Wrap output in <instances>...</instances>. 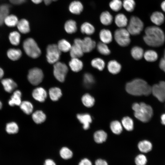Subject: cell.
I'll use <instances>...</instances> for the list:
<instances>
[{"label": "cell", "instance_id": "obj_11", "mask_svg": "<svg viewBox=\"0 0 165 165\" xmlns=\"http://www.w3.org/2000/svg\"><path fill=\"white\" fill-rule=\"evenodd\" d=\"M81 39L76 38L74 40V43L72 46L70 54L72 58H79L82 56L84 52L81 46Z\"/></svg>", "mask_w": 165, "mask_h": 165}, {"label": "cell", "instance_id": "obj_48", "mask_svg": "<svg viewBox=\"0 0 165 165\" xmlns=\"http://www.w3.org/2000/svg\"><path fill=\"white\" fill-rule=\"evenodd\" d=\"M109 5L110 8L115 12L119 11L123 7L122 2L121 0H112Z\"/></svg>", "mask_w": 165, "mask_h": 165}, {"label": "cell", "instance_id": "obj_35", "mask_svg": "<svg viewBox=\"0 0 165 165\" xmlns=\"http://www.w3.org/2000/svg\"><path fill=\"white\" fill-rule=\"evenodd\" d=\"M107 44L100 42L96 45L97 50L100 53L105 56L108 55L110 54L111 51Z\"/></svg>", "mask_w": 165, "mask_h": 165}, {"label": "cell", "instance_id": "obj_2", "mask_svg": "<svg viewBox=\"0 0 165 165\" xmlns=\"http://www.w3.org/2000/svg\"><path fill=\"white\" fill-rule=\"evenodd\" d=\"M125 89L128 93L134 96H148L152 93V87L145 80L139 78L127 82Z\"/></svg>", "mask_w": 165, "mask_h": 165}, {"label": "cell", "instance_id": "obj_37", "mask_svg": "<svg viewBox=\"0 0 165 165\" xmlns=\"http://www.w3.org/2000/svg\"><path fill=\"white\" fill-rule=\"evenodd\" d=\"M82 101L86 107L90 108L92 107L95 103L94 98L89 94H84L82 97Z\"/></svg>", "mask_w": 165, "mask_h": 165}, {"label": "cell", "instance_id": "obj_33", "mask_svg": "<svg viewBox=\"0 0 165 165\" xmlns=\"http://www.w3.org/2000/svg\"><path fill=\"white\" fill-rule=\"evenodd\" d=\"M94 139L95 141L97 143H101L105 141L107 139V133L103 130H99L94 134Z\"/></svg>", "mask_w": 165, "mask_h": 165}, {"label": "cell", "instance_id": "obj_52", "mask_svg": "<svg viewBox=\"0 0 165 165\" xmlns=\"http://www.w3.org/2000/svg\"><path fill=\"white\" fill-rule=\"evenodd\" d=\"M43 165H56V164L53 160L48 158L45 160Z\"/></svg>", "mask_w": 165, "mask_h": 165}, {"label": "cell", "instance_id": "obj_8", "mask_svg": "<svg viewBox=\"0 0 165 165\" xmlns=\"http://www.w3.org/2000/svg\"><path fill=\"white\" fill-rule=\"evenodd\" d=\"M68 71V67L64 63L58 61L54 64L53 75L58 81L63 82L64 81Z\"/></svg>", "mask_w": 165, "mask_h": 165}, {"label": "cell", "instance_id": "obj_12", "mask_svg": "<svg viewBox=\"0 0 165 165\" xmlns=\"http://www.w3.org/2000/svg\"><path fill=\"white\" fill-rule=\"evenodd\" d=\"M81 46L84 53H89L92 51L96 47V42L89 37L81 39Z\"/></svg>", "mask_w": 165, "mask_h": 165}, {"label": "cell", "instance_id": "obj_53", "mask_svg": "<svg viewBox=\"0 0 165 165\" xmlns=\"http://www.w3.org/2000/svg\"><path fill=\"white\" fill-rule=\"evenodd\" d=\"M95 165H108L107 162L105 160L99 159L96 160L95 163Z\"/></svg>", "mask_w": 165, "mask_h": 165}, {"label": "cell", "instance_id": "obj_24", "mask_svg": "<svg viewBox=\"0 0 165 165\" xmlns=\"http://www.w3.org/2000/svg\"><path fill=\"white\" fill-rule=\"evenodd\" d=\"M151 21L156 25L159 26L164 22V16L161 12L156 11L153 13L150 16Z\"/></svg>", "mask_w": 165, "mask_h": 165}, {"label": "cell", "instance_id": "obj_47", "mask_svg": "<svg viewBox=\"0 0 165 165\" xmlns=\"http://www.w3.org/2000/svg\"><path fill=\"white\" fill-rule=\"evenodd\" d=\"M136 5L134 0H124L122 2V6L127 12H131L134 9Z\"/></svg>", "mask_w": 165, "mask_h": 165}, {"label": "cell", "instance_id": "obj_19", "mask_svg": "<svg viewBox=\"0 0 165 165\" xmlns=\"http://www.w3.org/2000/svg\"><path fill=\"white\" fill-rule=\"evenodd\" d=\"M115 23L119 28H124L127 26L128 21V19L123 13H119L115 16L114 19Z\"/></svg>", "mask_w": 165, "mask_h": 165}, {"label": "cell", "instance_id": "obj_25", "mask_svg": "<svg viewBox=\"0 0 165 165\" xmlns=\"http://www.w3.org/2000/svg\"><path fill=\"white\" fill-rule=\"evenodd\" d=\"M130 53L133 58L136 60L141 59L143 57L144 54L143 49L137 46H134L132 48Z\"/></svg>", "mask_w": 165, "mask_h": 165}, {"label": "cell", "instance_id": "obj_43", "mask_svg": "<svg viewBox=\"0 0 165 165\" xmlns=\"http://www.w3.org/2000/svg\"><path fill=\"white\" fill-rule=\"evenodd\" d=\"M20 35L17 31L11 32L9 35V39L11 44L13 45H18L20 42Z\"/></svg>", "mask_w": 165, "mask_h": 165}, {"label": "cell", "instance_id": "obj_60", "mask_svg": "<svg viewBox=\"0 0 165 165\" xmlns=\"http://www.w3.org/2000/svg\"><path fill=\"white\" fill-rule=\"evenodd\" d=\"M2 107V104L0 101V109Z\"/></svg>", "mask_w": 165, "mask_h": 165}, {"label": "cell", "instance_id": "obj_20", "mask_svg": "<svg viewBox=\"0 0 165 165\" xmlns=\"http://www.w3.org/2000/svg\"><path fill=\"white\" fill-rule=\"evenodd\" d=\"M21 93L19 90L14 91L8 101L9 105L11 106L20 105L21 103Z\"/></svg>", "mask_w": 165, "mask_h": 165}, {"label": "cell", "instance_id": "obj_14", "mask_svg": "<svg viewBox=\"0 0 165 165\" xmlns=\"http://www.w3.org/2000/svg\"><path fill=\"white\" fill-rule=\"evenodd\" d=\"M99 37L101 42L106 44L111 42L113 39L111 31L109 29H103L99 33Z\"/></svg>", "mask_w": 165, "mask_h": 165}, {"label": "cell", "instance_id": "obj_57", "mask_svg": "<svg viewBox=\"0 0 165 165\" xmlns=\"http://www.w3.org/2000/svg\"><path fill=\"white\" fill-rule=\"evenodd\" d=\"M34 3L38 4L40 3L43 0H31Z\"/></svg>", "mask_w": 165, "mask_h": 165}, {"label": "cell", "instance_id": "obj_41", "mask_svg": "<svg viewBox=\"0 0 165 165\" xmlns=\"http://www.w3.org/2000/svg\"><path fill=\"white\" fill-rule=\"evenodd\" d=\"M57 45L60 50L64 52L69 51L72 46L70 43L64 39L60 40Z\"/></svg>", "mask_w": 165, "mask_h": 165}, {"label": "cell", "instance_id": "obj_38", "mask_svg": "<svg viewBox=\"0 0 165 165\" xmlns=\"http://www.w3.org/2000/svg\"><path fill=\"white\" fill-rule=\"evenodd\" d=\"M143 57L147 61L152 62L156 61L158 59L157 53L152 50H148L144 53Z\"/></svg>", "mask_w": 165, "mask_h": 165}, {"label": "cell", "instance_id": "obj_50", "mask_svg": "<svg viewBox=\"0 0 165 165\" xmlns=\"http://www.w3.org/2000/svg\"><path fill=\"white\" fill-rule=\"evenodd\" d=\"M159 67L160 68L165 72V50L164 52V57L160 61Z\"/></svg>", "mask_w": 165, "mask_h": 165}, {"label": "cell", "instance_id": "obj_42", "mask_svg": "<svg viewBox=\"0 0 165 165\" xmlns=\"http://www.w3.org/2000/svg\"><path fill=\"white\" fill-rule=\"evenodd\" d=\"M83 78L84 85L87 88L90 87L95 83V78L93 75L90 73H85Z\"/></svg>", "mask_w": 165, "mask_h": 165}, {"label": "cell", "instance_id": "obj_10", "mask_svg": "<svg viewBox=\"0 0 165 165\" xmlns=\"http://www.w3.org/2000/svg\"><path fill=\"white\" fill-rule=\"evenodd\" d=\"M159 101H165V82L160 81L152 87V93Z\"/></svg>", "mask_w": 165, "mask_h": 165}, {"label": "cell", "instance_id": "obj_46", "mask_svg": "<svg viewBox=\"0 0 165 165\" xmlns=\"http://www.w3.org/2000/svg\"><path fill=\"white\" fill-rule=\"evenodd\" d=\"M110 128L112 132L116 134H120L122 131V126L118 121L112 122L110 123Z\"/></svg>", "mask_w": 165, "mask_h": 165}, {"label": "cell", "instance_id": "obj_7", "mask_svg": "<svg viewBox=\"0 0 165 165\" xmlns=\"http://www.w3.org/2000/svg\"><path fill=\"white\" fill-rule=\"evenodd\" d=\"M57 45H49L46 48V57L47 61L50 64H54L58 62L61 55Z\"/></svg>", "mask_w": 165, "mask_h": 165}, {"label": "cell", "instance_id": "obj_54", "mask_svg": "<svg viewBox=\"0 0 165 165\" xmlns=\"http://www.w3.org/2000/svg\"><path fill=\"white\" fill-rule=\"evenodd\" d=\"M26 0H9L10 2L14 5H20L24 3Z\"/></svg>", "mask_w": 165, "mask_h": 165}, {"label": "cell", "instance_id": "obj_18", "mask_svg": "<svg viewBox=\"0 0 165 165\" xmlns=\"http://www.w3.org/2000/svg\"><path fill=\"white\" fill-rule=\"evenodd\" d=\"M83 6L82 3L78 1H74L71 3L69 9L72 13L76 15L80 14L83 11Z\"/></svg>", "mask_w": 165, "mask_h": 165}, {"label": "cell", "instance_id": "obj_30", "mask_svg": "<svg viewBox=\"0 0 165 165\" xmlns=\"http://www.w3.org/2000/svg\"><path fill=\"white\" fill-rule=\"evenodd\" d=\"M32 118L34 122L37 124H40L46 120V115L41 111H36L33 113Z\"/></svg>", "mask_w": 165, "mask_h": 165}, {"label": "cell", "instance_id": "obj_4", "mask_svg": "<svg viewBox=\"0 0 165 165\" xmlns=\"http://www.w3.org/2000/svg\"><path fill=\"white\" fill-rule=\"evenodd\" d=\"M23 47L26 54L32 58H37L41 54L40 49L35 40L31 38H28L24 41Z\"/></svg>", "mask_w": 165, "mask_h": 165}, {"label": "cell", "instance_id": "obj_34", "mask_svg": "<svg viewBox=\"0 0 165 165\" xmlns=\"http://www.w3.org/2000/svg\"><path fill=\"white\" fill-rule=\"evenodd\" d=\"M138 147L141 152L147 153L151 150L152 145L150 141L147 140H143L139 143Z\"/></svg>", "mask_w": 165, "mask_h": 165}, {"label": "cell", "instance_id": "obj_29", "mask_svg": "<svg viewBox=\"0 0 165 165\" xmlns=\"http://www.w3.org/2000/svg\"><path fill=\"white\" fill-rule=\"evenodd\" d=\"M64 28L68 33L72 34L75 32L77 30L76 22L72 20H68L64 24Z\"/></svg>", "mask_w": 165, "mask_h": 165}, {"label": "cell", "instance_id": "obj_26", "mask_svg": "<svg viewBox=\"0 0 165 165\" xmlns=\"http://www.w3.org/2000/svg\"><path fill=\"white\" fill-rule=\"evenodd\" d=\"M80 30L82 33L88 35L93 34L95 31V28L94 26L90 23L86 22L81 25Z\"/></svg>", "mask_w": 165, "mask_h": 165}, {"label": "cell", "instance_id": "obj_17", "mask_svg": "<svg viewBox=\"0 0 165 165\" xmlns=\"http://www.w3.org/2000/svg\"><path fill=\"white\" fill-rule=\"evenodd\" d=\"M1 83L4 89L7 92L10 93L16 88V83L12 79L6 78L2 79Z\"/></svg>", "mask_w": 165, "mask_h": 165}, {"label": "cell", "instance_id": "obj_5", "mask_svg": "<svg viewBox=\"0 0 165 165\" xmlns=\"http://www.w3.org/2000/svg\"><path fill=\"white\" fill-rule=\"evenodd\" d=\"M130 34L124 28H119L114 32V37L116 43L120 46L126 47L131 42Z\"/></svg>", "mask_w": 165, "mask_h": 165}, {"label": "cell", "instance_id": "obj_31", "mask_svg": "<svg viewBox=\"0 0 165 165\" xmlns=\"http://www.w3.org/2000/svg\"><path fill=\"white\" fill-rule=\"evenodd\" d=\"M49 94L50 99L53 101H57L62 95L61 90L57 87L50 88L49 90Z\"/></svg>", "mask_w": 165, "mask_h": 165}, {"label": "cell", "instance_id": "obj_56", "mask_svg": "<svg viewBox=\"0 0 165 165\" xmlns=\"http://www.w3.org/2000/svg\"><path fill=\"white\" fill-rule=\"evenodd\" d=\"M161 8L162 10L165 12V1H163L161 4Z\"/></svg>", "mask_w": 165, "mask_h": 165}, {"label": "cell", "instance_id": "obj_3", "mask_svg": "<svg viewBox=\"0 0 165 165\" xmlns=\"http://www.w3.org/2000/svg\"><path fill=\"white\" fill-rule=\"evenodd\" d=\"M132 108L134 111V116L142 122H148L152 117L153 110L152 107L144 103H134Z\"/></svg>", "mask_w": 165, "mask_h": 165}, {"label": "cell", "instance_id": "obj_36", "mask_svg": "<svg viewBox=\"0 0 165 165\" xmlns=\"http://www.w3.org/2000/svg\"><path fill=\"white\" fill-rule=\"evenodd\" d=\"M9 6L6 4L0 6V26L4 23V19L8 15L9 11Z\"/></svg>", "mask_w": 165, "mask_h": 165}, {"label": "cell", "instance_id": "obj_15", "mask_svg": "<svg viewBox=\"0 0 165 165\" xmlns=\"http://www.w3.org/2000/svg\"><path fill=\"white\" fill-rule=\"evenodd\" d=\"M107 68L110 73L113 75H116L120 72L122 66L121 64L117 61L111 60L108 62Z\"/></svg>", "mask_w": 165, "mask_h": 165}, {"label": "cell", "instance_id": "obj_40", "mask_svg": "<svg viewBox=\"0 0 165 165\" xmlns=\"http://www.w3.org/2000/svg\"><path fill=\"white\" fill-rule=\"evenodd\" d=\"M20 106L21 109L26 114L29 115L32 112L33 106L29 101H24L22 102Z\"/></svg>", "mask_w": 165, "mask_h": 165}, {"label": "cell", "instance_id": "obj_27", "mask_svg": "<svg viewBox=\"0 0 165 165\" xmlns=\"http://www.w3.org/2000/svg\"><path fill=\"white\" fill-rule=\"evenodd\" d=\"M91 64L94 68L99 71H102L105 66L104 61L100 57H96L93 59L91 61Z\"/></svg>", "mask_w": 165, "mask_h": 165}, {"label": "cell", "instance_id": "obj_28", "mask_svg": "<svg viewBox=\"0 0 165 165\" xmlns=\"http://www.w3.org/2000/svg\"><path fill=\"white\" fill-rule=\"evenodd\" d=\"M19 21L17 17L13 14L8 15L5 18L4 23L8 27H14L17 25Z\"/></svg>", "mask_w": 165, "mask_h": 165}, {"label": "cell", "instance_id": "obj_32", "mask_svg": "<svg viewBox=\"0 0 165 165\" xmlns=\"http://www.w3.org/2000/svg\"><path fill=\"white\" fill-rule=\"evenodd\" d=\"M8 57L11 60L16 61L19 59L21 57L22 52L19 49H10L7 52Z\"/></svg>", "mask_w": 165, "mask_h": 165}, {"label": "cell", "instance_id": "obj_13", "mask_svg": "<svg viewBox=\"0 0 165 165\" xmlns=\"http://www.w3.org/2000/svg\"><path fill=\"white\" fill-rule=\"evenodd\" d=\"M33 97L36 101L40 102H44L47 96L46 90L42 87L36 88L32 91Z\"/></svg>", "mask_w": 165, "mask_h": 165}, {"label": "cell", "instance_id": "obj_23", "mask_svg": "<svg viewBox=\"0 0 165 165\" xmlns=\"http://www.w3.org/2000/svg\"><path fill=\"white\" fill-rule=\"evenodd\" d=\"M16 26L19 31L22 33L26 34L30 31L29 23L26 19H22L19 20Z\"/></svg>", "mask_w": 165, "mask_h": 165}, {"label": "cell", "instance_id": "obj_61", "mask_svg": "<svg viewBox=\"0 0 165 165\" xmlns=\"http://www.w3.org/2000/svg\"><path fill=\"white\" fill-rule=\"evenodd\" d=\"M52 0V1H57V0Z\"/></svg>", "mask_w": 165, "mask_h": 165}, {"label": "cell", "instance_id": "obj_39", "mask_svg": "<svg viewBox=\"0 0 165 165\" xmlns=\"http://www.w3.org/2000/svg\"><path fill=\"white\" fill-rule=\"evenodd\" d=\"M61 157L64 160H68L72 158L73 156L72 152L68 148L64 147L62 148L59 151Z\"/></svg>", "mask_w": 165, "mask_h": 165}, {"label": "cell", "instance_id": "obj_6", "mask_svg": "<svg viewBox=\"0 0 165 165\" xmlns=\"http://www.w3.org/2000/svg\"><path fill=\"white\" fill-rule=\"evenodd\" d=\"M144 24L138 17L131 16L127 26V30L130 35H136L139 34L143 30Z\"/></svg>", "mask_w": 165, "mask_h": 165}, {"label": "cell", "instance_id": "obj_45", "mask_svg": "<svg viewBox=\"0 0 165 165\" xmlns=\"http://www.w3.org/2000/svg\"><path fill=\"white\" fill-rule=\"evenodd\" d=\"M122 123L123 127L127 130L130 131L133 129V121L130 117L128 116L123 117L122 120Z\"/></svg>", "mask_w": 165, "mask_h": 165}, {"label": "cell", "instance_id": "obj_58", "mask_svg": "<svg viewBox=\"0 0 165 165\" xmlns=\"http://www.w3.org/2000/svg\"><path fill=\"white\" fill-rule=\"evenodd\" d=\"M45 4L46 5H49L52 1V0H43Z\"/></svg>", "mask_w": 165, "mask_h": 165}, {"label": "cell", "instance_id": "obj_49", "mask_svg": "<svg viewBox=\"0 0 165 165\" xmlns=\"http://www.w3.org/2000/svg\"><path fill=\"white\" fill-rule=\"evenodd\" d=\"M147 162L146 156L143 154H139L135 159V163L136 165H145Z\"/></svg>", "mask_w": 165, "mask_h": 165}, {"label": "cell", "instance_id": "obj_21", "mask_svg": "<svg viewBox=\"0 0 165 165\" xmlns=\"http://www.w3.org/2000/svg\"><path fill=\"white\" fill-rule=\"evenodd\" d=\"M100 20L102 24L105 26H108L112 23L113 17L109 12L107 11H104L100 14Z\"/></svg>", "mask_w": 165, "mask_h": 165}, {"label": "cell", "instance_id": "obj_55", "mask_svg": "<svg viewBox=\"0 0 165 165\" xmlns=\"http://www.w3.org/2000/svg\"><path fill=\"white\" fill-rule=\"evenodd\" d=\"M162 123L165 125V113L163 114L161 116Z\"/></svg>", "mask_w": 165, "mask_h": 165}, {"label": "cell", "instance_id": "obj_44", "mask_svg": "<svg viewBox=\"0 0 165 165\" xmlns=\"http://www.w3.org/2000/svg\"><path fill=\"white\" fill-rule=\"evenodd\" d=\"M6 132L9 134H13L17 133L19 130V127L15 122H10L7 123L6 126Z\"/></svg>", "mask_w": 165, "mask_h": 165}, {"label": "cell", "instance_id": "obj_16", "mask_svg": "<svg viewBox=\"0 0 165 165\" xmlns=\"http://www.w3.org/2000/svg\"><path fill=\"white\" fill-rule=\"evenodd\" d=\"M77 118L79 122L83 125V127L85 130L88 129L90 127V123L92 119L90 116L88 114H80L77 115Z\"/></svg>", "mask_w": 165, "mask_h": 165}, {"label": "cell", "instance_id": "obj_22", "mask_svg": "<svg viewBox=\"0 0 165 165\" xmlns=\"http://www.w3.org/2000/svg\"><path fill=\"white\" fill-rule=\"evenodd\" d=\"M69 64L71 70L75 72L80 71L83 67L82 62L78 58H72Z\"/></svg>", "mask_w": 165, "mask_h": 165}, {"label": "cell", "instance_id": "obj_59", "mask_svg": "<svg viewBox=\"0 0 165 165\" xmlns=\"http://www.w3.org/2000/svg\"><path fill=\"white\" fill-rule=\"evenodd\" d=\"M4 72L3 70L0 68V79H1L3 76Z\"/></svg>", "mask_w": 165, "mask_h": 165}, {"label": "cell", "instance_id": "obj_9", "mask_svg": "<svg viewBox=\"0 0 165 165\" xmlns=\"http://www.w3.org/2000/svg\"><path fill=\"white\" fill-rule=\"evenodd\" d=\"M44 77L43 72L40 68H35L31 69L28 75V79L33 85H37L42 81Z\"/></svg>", "mask_w": 165, "mask_h": 165}, {"label": "cell", "instance_id": "obj_51", "mask_svg": "<svg viewBox=\"0 0 165 165\" xmlns=\"http://www.w3.org/2000/svg\"><path fill=\"white\" fill-rule=\"evenodd\" d=\"M78 165H92V163L90 160L85 158L80 160L78 163Z\"/></svg>", "mask_w": 165, "mask_h": 165}, {"label": "cell", "instance_id": "obj_1", "mask_svg": "<svg viewBox=\"0 0 165 165\" xmlns=\"http://www.w3.org/2000/svg\"><path fill=\"white\" fill-rule=\"evenodd\" d=\"M145 35L143 39L149 46L157 47L162 45L165 41V35L163 30L155 26L147 27L145 30Z\"/></svg>", "mask_w": 165, "mask_h": 165}]
</instances>
